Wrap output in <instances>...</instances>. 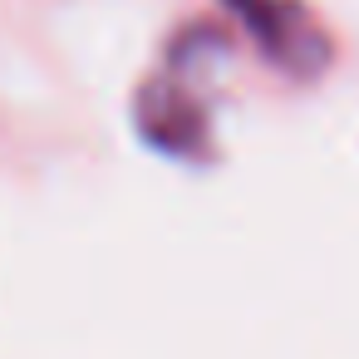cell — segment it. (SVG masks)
I'll return each instance as SVG.
<instances>
[]
</instances>
